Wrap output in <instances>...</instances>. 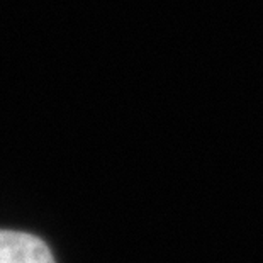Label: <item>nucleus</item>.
<instances>
[{
  "label": "nucleus",
  "mask_w": 263,
  "mask_h": 263,
  "mask_svg": "<svg viewBox=\"0 0 263 263\" xmlns=\"http://www.w3.org/2000/svg\"><path fill=\"white\" fill-rule=\"evenodd\" d=\"M0 263H57L43 239L34 234L0 229Z\"/></svg>",
  "instance_id": "f257e3e1"
}]
</instances>
